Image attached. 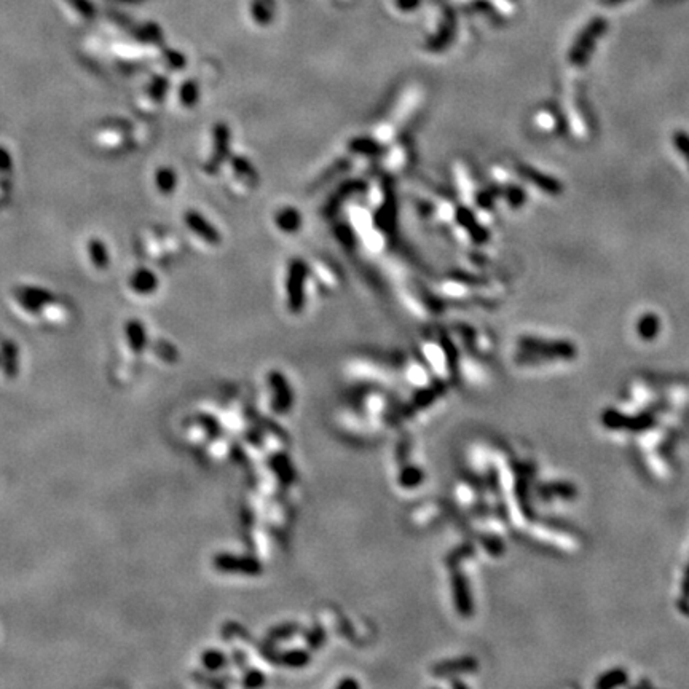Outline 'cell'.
Returning <instances> with one entry per match:
<instances>
[{"instance_id": "1", "label": "cell", "mask_w": 689, "mask_h": 689, "mask_svg": "<svg viewBox=\"0 0 689 689\" xmlns=\"http://www.w3.org/2000/svg\"><path fill=\"white\" fill-rule=\"evenodd\" d=\"M152 286H155V277L147 273V272H139L134 278V287L137 291H149L152 289Z\"/></svg>"}, {"instance_id": "3", "label": "cell", "mask_w": 689, "mask_h": 689, "mask_svg": "<svg viewBox=\"0 0 689 689\" xmlns=\"http://www.w3.org/2000/svg\"><path fill=\"white\" fill-rule=\"evenodd\" d=\"M158 184L161 185V189H166V190L171 189L173 184H174V178H173L171 171H168V169H166V171H163V173L160 174Z\"/></svg>"}, {"instance_id": "2", "label": "cell", "mask_w": 689, "mask_h": 689, "mask_svg": "<svg viewBox=\"0 0 689 689\" xmlns=\"http://www.w3.org/2000/svg\"><path fill=\"white\" fill-rule=\"evenodd\" d=\"M90 248H91V253L95 254V262H96V264L98 265H103V267L108 265L109 257H108V253H105L104 244H101V241H91Z\"/></svg>"}]
</instances>
